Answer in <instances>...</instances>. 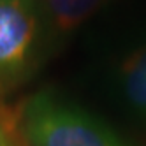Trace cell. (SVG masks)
<instances>
[{
  "label": "cell",
  "instance_id": "obj_1",
  "mask_svg": "<svg viewBox=\"0 0 146 146\" xmlns=\"http://www.w3.org/2000/svg\"><path fill=\"white\" fill-rule=\"evenodd\" d=\"M23 134L30 146H127L106 123L51 92L27 102Z\"/></svg>",
  "mask_w": 146,
  "mask_h": 146
},
{
  "label": "cell",
  "instance_id": "obj_2",
  "mask_svg": "<svg viewBox=\"0 0 146 146\" xmlns=\"http://www.w3.org/2000/svg\"><path fill=\"white\" fill-rule=\"evenodd\" d=\"M40 21L39 0H0V78H14L30 67Z\"/></svg>",
  "mask_w": 146,
  "mask_h": 146
},
{
  "label": "cell",
  "instance_id": "obj_3",
  "mask_svg": "<svg viewBox=\"0 0 146 146\" xmlns=\"http://www.w3.org/2000/svg\"><path fill=\"white\" fill-rule=\"evenodd\" d=\"M116 85L127 109L146 123V42H141L121 60Z\"/></svg>",
  "mask_w": 146,
  "mask_h": 146
},
{
  "label": "cell",
  "instance_id": "obj_4",
  "mask_svg": "<svg viewBox=\"0 0 146 146\" xmlns=\"http://www.w3.org/2000/svg\"><path fill=\"white\" fill-rule=\"evenodd\" d=\"M104 0H39L42 21L53 35H69L99 9Z\"/></svg>",
  "mask_w": 146,
  "mask_h": 146
},
{
  "label": "cell",
  "instance_id": "obj_5",
  "mask_svg": "<svg viewBox=\"0 0 146 146\" xmlns=\"http://www.w3.org/2000/svg\"><path fill=\"white\" fill-rule=\"evenodd\" d=\"M0 146H11V143L7 139V134H5V130L2 127H0Z\"/></svg>",
  "mask_w": 146,
  "mask_h": 146
}]
</instances>
